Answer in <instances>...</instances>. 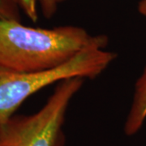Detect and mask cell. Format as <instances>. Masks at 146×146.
<instances>
[{
	"label": "cell",
	"instance_id": "cell-1",
	"mask_svg": "<svg viewBox=\"0 0 146 146\" xmlns=\"http://www.w3.org/2000/svg\"><path fill=\"white\" fill-rule=\"evenodd\" d=\"M108 36L72 25L42 29L0 20V68L40 72L62 66L80 53L107 46Z\"/></svg>",
	"mask_w": 146,
	"mask_h": 146
},
{
	"label": "cell",
	"instance_id": "cell-2",
	"mask_svg": "<svg viewBox=\"0 0 146 146\" xmlns=\"http://www.w3.org/2000/svg\"><path fill=\"white\" fill-rule=\"evenodd\" d=\"M116 58L115 52L91 49L46 72H17L0 68V123L7 121L27 98L45 87L75 77L96 78Z\"/></svg>",
	"mask_w": 146,
	"mask_h": 146
},
{
	"label": "cell",
	"instance_id": "cell-3",
	"mask_svg": "<svg viewBox=\"0 0 146 146\" xmlns=\"http://www.w3.org/2000/svg\"><path fill=\"white\" fill-rule=\"evenodd\" d=\"M83 83L80 77L64 80L36 113L14 115L0 123V146H63L68 108Z\"/></svg>",
	"mask_w": 146,
	"mask_h": 146
},
{
	"label": "cell",
	"instance_id": "cell-4",
	"mask_svg": "<svg viewBox=\"0 0 146 146\" xmlns=\"http://www.w3.org/2000/svg\"><path fill=\"white\" fill-rule=\"evenodd\" d=\"M146 120V64L135 84L129 112L124 123L126 136H132L141 130Z\"/></svg>",
	"mask_w": 146,
	"mask_h": 146
},
{
	"label": "cell",
	"instance_id": "cell-5",
	"mask_svg": "<svg viewBox=\"0 0 146 146\" xmlns=\"http://www.w3.org/2000/svg\"><path fill=\"white\" fill-rule=\"evenodd\" d=\"M0 20L21 21V8L16 0H0Z\"/></svg>",
	"mask_w": 146,
	"mask_h": 146
},
{
	"label": "cell",
	"instance_id": "cell-6",
	"mask_svg": "<svg viewBox=\"0 0 146 146\" xmlns=\"http://www.w3.org/2000/svg\"><path fill=\"white\" fill-rule=\"evenodd\" d=\"M21 10H22L33 22L37 21V1L36 0H16Z\"/></svg>",
	"mask_w": 146,
	"mask_h": 146
},
{
	"label": "cell",
	"instance_id": "cell-7",
	"mask_svg": "<svg viewBox=\"0 0 146 146\" xmlns=\"http://www.w3.org/2000/svg\"><path fill=\"white\" fill-rule=\"evenodd\" d=\"M39 3L42 14L45 18L50 19L56 13L58 5L59 3L58 0H36Z\"/></svg>",
	"mask_w": 146,
	"mask_h": 146
},
{
	"label": "cell",
	"instance_id": "cell-8",
	"mask_svg": "<svg viewBox=\"0 0 146 146\" xmlns=\"http://www.w3.org/2000/svg\"><path fill=\"white\" fill-rule=\"evenodd\" d=\"M137 9L141 16L146 18V0H140L138 3Z\"/></svg>",
	"mask_w": 146,
	"mask_h": 146
},
{
	"label": "cell",
	"instance_id": "cell-9",
	"mask_svg": "<svg viewBox=\"0 0 146 146\" xmlns=\"http://www.w3.org/2000/svg\"><path fill=\"white\" fill-rule=\"evenodd\" d=\"M59 1V3H61V2H63V1H65V0H58Z\"/></svg>",
	"mask_w": 146,
	"mask_h": 146
}]
</instances>
